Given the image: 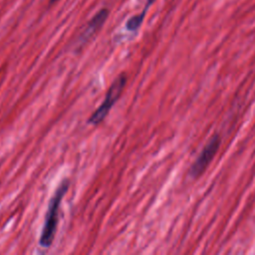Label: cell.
I'll return each instance as SVG.
<instances>
[{"mask_svg":"<svg viewBox=\"0 0 255 255\" xmlns=\"http://www.w3.org/2000/svg\"><path fill=\"white\" fill-rule=\"evenodd\" d=\"M69 188V179H63L55 190L53 196L50 199L48 210L46 212L44 225L40 236V245L48 248L53 244L55 234L57 231V225L59 220V209L64 195Z\"/></svg>","mask_w":255,"mask_h":255,"instance_id":"1","label":"cell"},{"mask_svg":"<svg viewBox=\"0 0 255 255\" xmlns=\"http://www.w3.org/2000/svg\"><path fill=\"white\" fill-rule=\"evenodd\" d=\"M127 80H128L127 75L124 73H122L115 79L113 84L110 86L102 105L89 118L88 120L89 124L93 126H97L105 120V118L108 116V114L110 113L111 109L114 107L116 102L120 99L127 85Z\"/></svg>","mask_w":255,"mask_h":255,"instance_id":"2","label":"cell"},{"mask_svg":"<svg viewBox=\"0 0 255 255\" xmlns=\"http://www.w3.org/2000/svg\"><path fill=\"white\" fill-rule=\"evenodd\" d=\"M220 145V137L218 134H214L207 144L201 150L199 156L196 158L194 163L191 165L190 168V175L192 177L199 176L213 159L215 153L217 152Z\"/></svg>","mask_w":255,"mask_h":255,"instance_id":"3","label":"cell"},{"mask_svg":"<svg viewBox=\"0 0 255 255\" xmlns=\"http://www.w3.org/2000/svg\"><path fill=\"white\" fill-rule=\"evenodd\" d=\"M108 16V9H101L100 11H98V13L90 20L84 32L81 34L79 38V42L81 45L86 44L92 37L95 36V34L102 28V26L106 22Z\"/></svg>","mask_w":255,"mask_h":255,"instance_id":"4","label":"cell"},{"mask_svg":"<svg viewBox=\"0 0 255 255\" xmlns=\"http://www.w3.org/2000/svg\"><path fill=\"white\" fill-rule=\"evenodd\" d=\"M145 14H146V11L142 10L139 14H136V15L130 17L126 23V28L128 31H136L140 27Z\"/></svg>","mask_w":255,"mask_h":255,"instance_id":"5","label":"cell"},{"mask_svg":"<svg viewBox=\"0 0 255 255\" xmlns=\"http://www.w3.org/2000/svg\"><path fill=\"white\" fill-rule=\"evenodd\" d=\"M154 1H155V0H146V4H145V7H144V9H143V10L147 11V9L149 8V6H150Z\"/></svg>","mask_w":255,"mask_h":255,"instance_id":"6","label":"cell"},{"mask_svg":"<svg viewBox=\"0 0 255 255\" xmlns=\"http://www.w3.org/2000/svg\"><path fill=\"white\" fill-rule=\"evenodd\" d=\"M56 1H58V0H50V3H54V2H56Z\"/></svg>","mask_w":255,"mask_h":255,"instance_id":"7","label":"cell"}]
</instances>
